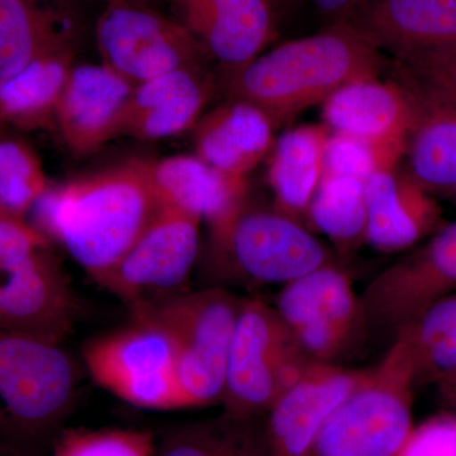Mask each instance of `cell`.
I'll return each mask as SVG.
<instances>
[{
	"label": "cell",
	"mask_w": 456,
	"mask_h": 456,
	"mask_svg": "<svg viewBox=\"0 0 456 456\" xmlns=\"http://www.w3.org/2000/svg\"><path fill=\"white\" fill-rule=\"evenodd\" d=\"M161 202L150 161L131 160L49 187L35 204L38 231L101 281L154 220Z\"/></svg>",
	"instance_id": "6da1fadb"
},
{
	"label": "cell",
	"mask_w": 456,
	"mask_h": 456,
	"mask_svg": "<svg viewBox=\"0 0 456 456\" xmlns=\"http://www.w3.org/2000/svg\"><path fill=\"white\" fill-rule=\"evenodd\" d=\"M383 68L379 49L355 27L338 22L227 73L226 92L259 108L277 127L346 84L379 77Z\"/></svg>",
	"instance_id": "7a4b0ae2"
},
{
	"label": "cell",
	"mask_w": 456,
	"mask_h": 456,
	"mask_svg": "<svg viewBox=\"0 0 456 456\" xmlns=\"http://www.w3.org/2000/svg\"><path fill=\"white\" fill-rule=\"evenodd\" d=\"M77 391V364L61 344L0 330V437L40 455Z\"/></svg>",
	"instance_id": "3957f363"
},
{
	"label": "cell",
	"mask_w": 456,
	"mask_h": 456,
	"mask_svg": "<svg viewBox=\"0 0 456 456\" xmlns=\"http://www.w3.org/2000/svg\"><path fill=\"white\" fill-rule=\"evenodd\" d=\"M245 299L224 288L179 292L131 310L155 321L175 351L183 410L221 403L228 353Z\"/></svg>",
	"instance_id": "277c9868"
},
{
	"label": "cell",
	"mask_w": 456,
	"mask_h": 456,
	"mask_svg": "<svg viewBox=\"0 0 456 456\" xmlns=\"http://www.w3.org/2000/svg\"><path fill=\"white\" fill-rule=\"evenodd\" d=\"M415 377L393 342L380 364L332 411L307 456H395L412 431Z\"/></svg>",
	"instance_id": "5b68a950"
},
{
	"label": "cell",
	"mask_w": 456,
	"mask_h": 456,
	"mask_svg": "<svg viewBox=\"0 0 456 456\" xmlns=\"http://www.w3.org/2000/svg\"><path fill=\"white\" fill-rule=\"evenodd\" d=\"M312 362L274 305L245 299L228 353L224 412L241 419L265 417Z\"/></svg>",
	"instance_id": "8992f818"
},
{
	"label": "cell",
	"mask_w": 456,
	"mask_h": 456,
	"mask_svg": "<svg viewBox=\"0 0 456 456\" xmlns=\"http://www.w3.org/2000/svg\"><path fill=\"white\" fill-rule=\"evenodd\" d=\"M83 360L93 380L126 403L145 410H183L175 351L155 321L132 316L130 325L89 341Z\"/></svg>",
	"instance_id": "52a82bcc"
},
{
	"label": "cell",
	"mask_w": 456,
	"mask_h": 456,
	"mask_svg": "<svg viewBox=\"0 0 456 456\" xmlns=\"http://www.w3.org/2000/svg\"><path fill=\"white\" fill-rule=\"evenodd\" d=\"M274 307L312 362H335L368 332L360 296L334 263L283 285Z\"/></svg>",
	"instance_id": "ba28073f"
},
{
	"label": "cell",
	"mask_w": 456,
	"mask_h": 456,
	"mask_svg": "<svg viewBox=\"0 0 456 456\" xmlns=\"http://www.w3.org/2000/svg\"><path fill=\"white\" fill-rule=\"evenodd\" d=\"M213 242L233 272L251 284L285 285L332 263L329 248L302 222L248 203Z\"/></svg>",
	"instance_id": "9c48e42d"
},
{
	"label": "cell",
	"mask_w": 456,
	"mask_h": 456,
	"mask_svg": "<svg viewBox=\"0 0 456 456\" xmlns=\"http://www.w3.org/2000/svg\"><path fill=\"white\" fill-rule=\"evenodd\" d=\"M95 36L102 64L134 86L178 69L203 66L208 55L178 20L134 3L108 5Z\"/></svg>",
	"instance_id": "30bf717a"
},
{
	"label": "cell",
	"mask_w": 456,
	"mask_h": 456,
	"mask_svg": "<svg viewBox=\"0 0 456 456\" xmlns=\"http://www.w3.org/2000/svg\"><path fill=\"white\" fill-rule=\"evenodd\" d=\"M200 224L161 203L154 220L97 283L131 310L182 292L200 251Z\"/></svg>",
	"instance_id": "8fae6325"
},
{
	"label": "cell",
	"mask_w": 456,
	"mask_h": 456,
	"mask_svg": "<svg viewBox=\"0 0 456 456\" xmlns=\"http://www.w3.org/2000/svg\"><path fill=\"white\" fill-rule=\"evenodd\" d=\"M456 292V221L384 269L360 296L368 332L397 335L435 302Z\"/></svg>",
	"instance_id": "7c38bea8"
},
{
	"label": "cell",
	"mask_w": 456,
	"mask_h": 456,
	"mask_svg": "<svg viewBox=\"0 0 456 456\" xmlns=\"http://www.w3.org/2000/svg\"><path fill=\"white\" fill-rule=\"evenodd\" d=\"M46 248L0 266V330L62 344L77 322L79 305Z\"/></svg>",
	"instance_id": "4fadbf2b"
},
{
	"label": "cell",
	"mask_w": 456,
	"mask_h": 456,
	"mask_svg": "<svg viewBox=\"0 0 456 456\" xmlns=\"http://www.w3.org/2000/svg\"><path fill=\"white\" fill-rule=\"evenodd\" d=\"M367 374L335 362H312L264 419L268 456H307L332 411Z\"/></svg>",
	"instance_id": "5bb4252c"
},
{
	"label": "cell",
	"mask_w": 456,
	"mask_h": 456,
	"mask_svg": "<svg viewBox=\"0 0 456 456\" xmlns=\"http://www.w3.org/2000/svg\"><path fill=\"white\" fill-rule=\"evenodd\" d=\"M412 104L404 167L426 193L456 206V103L395 64Z\"/></svg>",
	"instance_id": "9a60e30c"
},
{
	"label": "cell",
	"mask_w": 456,
	"mask_h": 456,
	"mask_svg": "<svg viewBox=\"0 0 456 456\" xmlns=\"http://www.w3.org/2000/svg\"><path fill=\"white\" fill-rule=\"evenodd\" d=\"M134 89L104 64L75 65L55 116V128L68 149L89 155L118 137Z\"/></svg>",
	"instance_id": "2e32d148"
},
{
	"label": "cell",
	"mask_w": 456,
	"mask_h": 456,
	"mask_svg": "<svg viewBox=\"0 0 456 456\" xmlns=\"http://www.w3.org/2000/svg\"><path fill=\"white\" fill-rule=\"evenodd\" d=\"M178 20L227 73L248 65L277 36L269 0H175Z\"/></svg>",
	"instance_id": "e0dca14e"
},
{
	"label": "cell",
	"mask_w": 456,
	"mask_h": 456,
	"mask_svg": "<svg viewBox=\"0 0 456 456\" xmlns=\"http://www.w3.org/2000/svg\"><path fill=\"white\" fill-rule=\"evenodd\" d=\"M365 196L367 244L380 253L408 250L445 224L436 198L411 178L403 161L373 174Z\"/></svg>",
	"instance_id": "ac0fdd59"
},
{
	"label": "cell",
	"mask_w": 456,
	"mask_h": 456,
	"mask_svg": "<svg viewBox=\"0 0 456 456\" xmlns=\"http://www.w3.org/2000/svg\"><path fill=\"white\" fill-rule=\"evenodd\" d=\"M160 202L207 222L217 239L248 203V178L230 175L194 155L150 161Z\"/></svg>",
	"instance_id": "d6986e66"
},
{
	"label": "cell",
	"mask_w": 456,
	"mask_h": 456,
	"mask_svg": "<svg viewBox=\"0 0 456 456\" xmlns=\"http://www.w3.org/2000/svg\"><path fill=\"white\" fill-rule=\"evenodd\" d=\"M322 118L335 134L406 152L412 104L399 80L368 77L332 93L322 103Z\"/></svg>",
	"instance_id": "ffe728a7"
},
{
	"label": "cell",
	"mask_w": 456,
	"mask_h": 456,
	"mask_svg": "<svg viewBox=\"0 0 456 456\" xmlns=\"http://www.w3.org/2000/svg\"><path fill=\"white\" fill-rule=\"evenodd\" d=\"M344 22L395 57L456 47V0H367Z\"/></svg>",
	"instance_id": "44dd1931"
},
{
	"label": "cell",
	"mask_w": 456,
	"mask_h": 456,
	"mask_svg": "<svg viewBox=\"0 0 456 456\" xmlns=\"http://www.w3.org/2000/svg\"><path fill=\"white\" fill-rule=\"evenodd\" d=\"M203 66L178 69L134 86L119 136L158 141L193 130L212 94Z\"/></svg>",
	"instance_id": "7402d4cb"
},
{
	"label": "cell",
	"mask_w": 456,
	"mask_h": 456,
	"mask_svg": "<svg viewBox=\"0 0 456 456\" xmlns=\"http://www.w3.org/2000/svg\"><path fill=\"white\" fill-rule=\"evenodd\" d=\"M274 123L244 101L227 103L204 114L193 128L198 158L230 175L248 178L274 146Z\"/></svg>",
	"instance_id": "603a6c76"
},
{
	"label": "cell",
	"mask_w": 456,
	"mask_h": 456,
	"mask_svg": "<svg viewBox=\"0 0 456 456\" xmlns=\"http://www.w3.org/2000/svg\"><path fill=\"white\" fill-rule=\"evenodd\" d=\"M74 38L0 79V126L35 131L55 128L60 98L74 69Z\"/></svg>",
	"instance_id": "cb8c5ba5"
},
{
	"label": "cell",
	"mask_w": 456,
	"mask_h": 456,
	"mask_svg": "<svg viewBox=\"0 0 456 456\" xmlns=\"http://www.w3.org/2000/svg\"><path fill=\"white\" fill-rule=\"evenodd\" d=\"M330 134L326 125L299 126L281 134L272 149L268 182L274 208L302 224L325 173Z\"/></svg>",
	"instance_id": "d4e9b609"
},
{
	"label": "cell",
	"mask_w": 456,
	"mask_h": 456,
	"mask_svg": "<svg viewBox=\"0 0 456 456\" xmlns=\"http://www.w3.org/2000/svg\"><path fill=\"white\" fill-rule=\"evenodd\" d=\"M416 384H439L456 374V292L426 308L393 338Z\"/></svg>",
	"instance_id": "484cf974"
},
{
	"label": "cell",
	"mask_w": 456,
	"mask_h": 456,
	"mask_svg": "<svg viewBox=\"0 0 456 456\" xmlns=\"http://www.w3.org/2000/svg\"><path fill=\"white\" fill-rule=\"evenodd\" d=\"M73 37L56 12L35 0H0V79L22 70L33 60Z\"/></svg>",
	"instance_id": "4316f807"
},
{
	"label": "cell",
	"mask_w": 456,
	"mask_h": 456,
	"mask_svg": "<svg viewBox=\"0 0 456 456\" xmlns=\"http://www.w3.org/2000/svg\"><path fill=\"white\" fill-rule=\"evenodd\" d=\"M264 419L224 412L176 426L161 437L156 456H268Z\"/></svg>",
	"instance_id": "83f0119b"
},
{
	"label": "cell",
	"mask_w": 456,
	"mask_h": 456,
	"mask_svg": "<svg viewBox=\"0 0 456 456\" xmlns=\"http://www.w3.org/2000/svg\"><path fill=\"white\" fill-rule=\"evenodd\" d=\"M364 180L323 173L312 198L307 220L341 251L367 242L368 209Z\"/></svg>",
	"instance_id": "f1b7e54d"
},
{
	"label": "cell",
	"mask_w": 456,
	"mask_h": 456,
	"mask_svg": "<svg viewBox=\"0 0 456 456\" xmlns=\"http://www.w3.org/2000/svg\"><path fill=\"white\" fill-rule=\"evenodd\" d=\"M49 187L35 150L16 137L0 136V209L25 220Z\"/></svg>",
	"instance_id": "f546056e"
},
{
	"label": "cell",
	"mask_w": 456,
	"mask_h": 456,
	"mask_svg": "<svg viewBox=\"0 0 456 456\" xmlns=\"http://www.w3.org/2000/svg\"><path fill=\"white\" fill-rule=\"evenodd\" d=\"M154 434L139 428H65L51 445V456H156Z\"/></svg>",
	"instance_id": "4dcf8cb0"
},
{
	"label": "cell",
	"mask_w": 456,
	"mask_h": 456,
	"mask_svg": "<svg viewBox=\"0 0 456 456\" xmlns=\"http://www.w3.org/2000/svg\"><path fill=\"white\" fill-rule=\"evenodd\" d=\"M404 152L347 136L330 134L325 150V173L367 182L377 171L403 161Z\"/></svg>",
	"instance_id": "1f68e13d"
},
{
	"label": "cell",
	"mask_w": 456,
	"mask_h": 456,
	"mask_svg": "<svg viewBox=\"0 0 456 456\" xmlns=\"http://www.w3.org/2000/svg\"><path fill=\"white\" fill-rule=\"evenodd\" d=\"M395 64L456 103V47L408 53Z\"/></svg>",
	"instance_id": "d6a6232c"
},
{
	"label": "cell",
	"mask_w": 456,
	"mask_h": 456,
	"mask_svg": "<svg viewBox=\"0 0 456 456\" xmlns=\"http://www.w3.org/2000/svg\"><path fill=\"white\" fill-rule=\"evenodd\" d=\"M395 456H456V416H435L412 428Z\"/></svg>",
	"instance_id": "836d02e7"
},
{
	"label": "cell",
	"mask_w": 456,
	"mask_h": 456,
	"mask_svg": "<svg viewBox=\"0 0 456 456\" xmlns=\"http://www.w3.org/2000/svg\"><path fill=\"white\" fill-rule=\"evenodd\" d=\"M46 239L26 220L0 218V266L8 265L47 248Z\"/></svg>",
	"instance_id": "e575fe53"
},
{
	"label": "cell",
	"mask_w": 456,
	"mask_h": 456,
	"mask_svg": "<svg viewBox=\"0 0 456 456\" xmlns=\"http://www.w3.org/2000/svg\"><path fill=\"white\" fill-rule=\"evenodd\" d=\"M367 0H311L318 13L332 23L344 22Z\"/></svg>",
	"instance_id": "d590c367"
},
{
	"label": "cell",
	"mask_w": 456,
	"mask_h": 456,
	"mask_svg": "<svg viewBox=\"0 0 456 456\" xmlns=\"http://www.w3.org/2000/svg\"><path fill=\"white\" fill-rule=\"evenodd\" d=\"M436 386L439 387V392L444 401L456 408V374L446 378Z\"/></svg>",
	"instance_id": "8d00e7d4"
},
{
	"label": "cell",
	"mask_w": 456,
	"mask_h": 456,
	"mask_svg": "<svg viewBox=\"0 0 456 456\" xmlns=\"http://www.w3.org/2000/svg\"><path fill=\"white\" fill-rule=\"evenodd\" d=\"M0 456H40L0 437Z\"/></svg>",
	"instance_id": "74e56055"
},
{
	"label": "cell",
	"mask_w": 456,
	"mask_h": 456,
	"mask_svg": "<svg viewBox=\"0 0 456 456\" xmlns=\"http://www.w3.org/2000/svg\"><path fill=\"white\" fill-rule=\"evenodd\" d=\"M40 2V0H35ZM108 4H118V3H134V4H143V0H104Z\"/></svg>",
	"instance_id": "f35d334b"
},
{
	"label": "cell",
	"mask_w": 456,
	"mask_h": 456,
	"mask_svg": "<svg viewBox=\"0 0 456 456\" xmlns=\"http://www.w3.org/2000/svg\"><path fill=\"white\" fill-rule=\"evenodd\" d=\"M269 2L274 5V8H277L278 5L284 4V3L288 2V0H269Z\"/></svg>",
	"instance_id": "ab89813d"
},
{
	"label": "cell",
	"mask_w": 456,
	"mask_h": 456,
	"mask_svg": "<svg viewBox=\"0 0 456 456\" xmlns=\"http://www.w3.org/2000/svg\"><path fill=\"white\" fill-rule=\"evenodd\" d=\"M3 217H11V216L5 215V213L3 212L2 209H0V218H3ZM12 218H13V217H12Z\"/></svg>",
	"instance_id": "60d3db41"
}]
</instances>
